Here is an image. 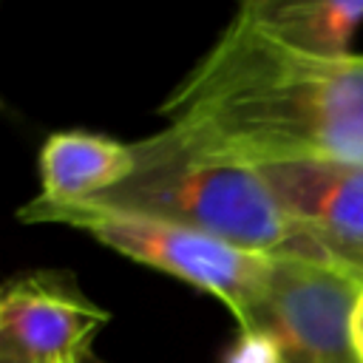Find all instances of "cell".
<instances>
[{
	"label": "cell",
	"mask_w": 363,
	"mask_h": 363,
	"mask_svg": "<svg viewBox=\"0 0 363 363\" xmlns=\"http://www.w3.org/2000/svg\"><path fill=\"white\" fill-rule=\"evenodd\" d=\"M235 17L286 45L337 57L352 51L363 0H238Z\"/></svg>",
	"instance_id": "8"
},
{
	"label": "cell",
	"mask_w": 363,
	"mask_h": 363,
	"mask_svg": "<svg viewBox=\"0 0 363 363\" xmlns=\"http://www.w3.org/2000/svg\"><path fill=\"white\" fill-rule=\"evenodd\" d=\"M88 363H105V360H96V357L91 354V357H88Z\"/></svg>",
	"instance_id": "12"
},
{
	"label": "cell",
	"mask_w": 363,
	"mask_h": 363,
	"mask_svg": "<svg viewBox=\"0 0 363 363\" xmlns=\"http://www.w3.org/2000/svg\"><path fill=\"white\" fill-rule=\"evenodd\" d=\"M360 292L363 281L329 258L275 255L252 326L278 337L286 363H357L352 309Z\"/></svg>",
	"instance_id": "4"
},
{
	"label": "cell",
	"mask_w": 363,
	"mask_h": 363,
	"mask_svg": "<svg viewBox=\"0 0 363 363\" xmlns=\"http://www.w3.org/2000/svg\"><path fill=\"white\" fill-rule=\"evenodd\" d=\"M159 113L193 147L250 164L363 159V54H312L233 17Z\"/></svg>",
	"instance_id": "1"
},
{
	"label": "cell",
	"mask_w": 363,
	"mask_h": 363,
	"mask_svg": "<svg viewBox=\"0 0 363 363\" xmlns=\"http://www.w3.org/2000/svg\"><path fill=\"white\" fill-rule=\"evenodd\" d=\"M133 176L99 201L167 218L264 255L329 258L286 216L255 164L193 147L170 128L133 142Z\"/></svg>",
	"instance_id": "2"
},
{
	"label": "cell",
	"mask_w": 363,
	"mask_h": 363,
	"mask_svg": "<svg viewBox=\"0 0 363 363\" xmlns=\"http://www.w3.org/2000/svg\"><path fill=\"white\" fill-rule=\"evenodd\" d=\"M352 349H354L357 363H363V292L352 309Z\"/></svg>",
	"instance_id": "10"
},
{
	"label": "cell",
	"mask_w": 363,
	"mask_h": 363,
	"mask_svg": "<svg viewBox=\"0 0 363 363\" xmlns=\"http://www.w3.org/2000/svg\"><path fill=\"white\" fill-rule=\"evenodd\" d=\"M329 261L340 264L343 269H349L354 278L363 281V252H337V255H329Z\"/></svg>",
	"instance_id": "11"
},
{
	"label": "cell",
	"mask_w": 363,
	"mask_h": 363,
	"mask_svg": "<svg viewBox=\"0 0 363 363\" xmlns=\"http://www.w3.org/2000/svg\"><path fill=\"white\" fill-rule=\"evenodd\" d=\"M40 196L51 201H85L99 199L119 187L136 170L133 145L82 133H51L40 147Z\"/></svg>",
	"instance_id": "7"
},
{
	"label": "cell",
	"mask_w": 363,
	"mask_h": 363,
	"mask_svg": "<svg viewBox=\"0 0 363 363\" xmlns=\"http://www.w3.org/2000/svg\"><path fill=\"white\" fill-rule=\"evenodd\" d=\"M17 218L26 224H62L88 233L136 264L153 267L201 292H210L235 315L241 329L252 326V315L275 258L167 218L113 207L99 199L51 201L37 196L17 210Z\"/></svg>",
	"instance_id": "3"
},
{
	"label": "cell",
	"mask_w": 363,
	"mask_h": 363,
	"mask_svg": "<svg viewBox=\"0 0 363 363\" xmlns=\"http://www.w3.org/2000/svg\"><path fill=\"white\" fill-rule=\"evenodd\" d=\"M255 167L286 216L326 255L363 252V159H295Z\"/></svg>",
	"instance_id": "6"
},
{
	"label": "cell",
	"mask_w": 363,
	"mask_h": 363,
	"mask_svg": "<svg viewBox=\"0 0 363 363\" xmlns=\"http://www.w3.org/2000/svg\"><path fill=\"white\" fill-rule=\"evenodd\" d=\"M111 320L68 272L37 269L6 284L0 298V363H88Z\"/></svg>",
	"instance_id": "5"
},
{
	"label": "cell",
	"mask_w": 363,
	"mask_h": 363,
	"mask_svg": "<svg viewBox=\"0 0 363 363\" xmlns=\"http://www.w3.org/2000/svg\"><path fill=\"white\" fill-rule=\"evenodd\" d=\"M221 363H286V354L272 332L252 326L238 332V337L227 346Z\"/></svg>",
	"instance_id": "9"
}]
</instances>
